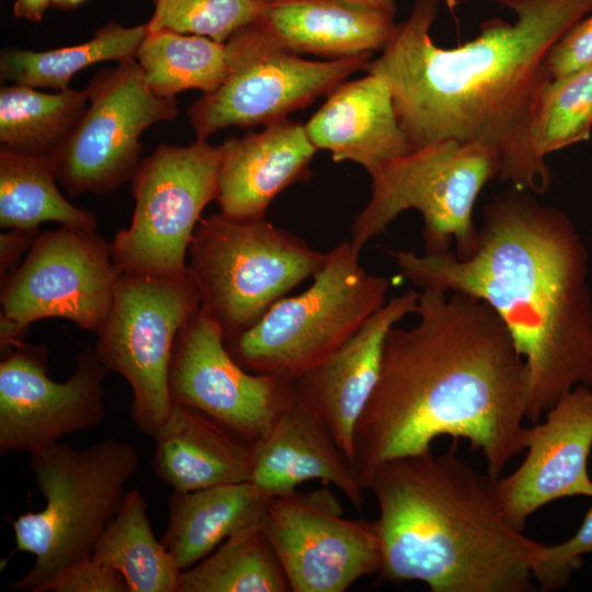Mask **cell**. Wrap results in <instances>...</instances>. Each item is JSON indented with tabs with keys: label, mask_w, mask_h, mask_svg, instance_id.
<instances>
[{
	"label": "cell",
	"mask_w": 592,
	"mask_h": 592,
	"mask_svg": "<svg viewBox=\"0 0 592 592\" xmlns=\"http://www.w3.org/2000/svg\"><path fill=\"white\" fill-rule=\"evenodd\" d=\"M135 60L149 90L163 99L190 89L214 92L227 72L225 43L169 30L147 32Z\"/></svg>",
	"instance_id": "obj_30"
},
{
	"label": "cell",
	"mask_w": 592,
	"mask_h": 592,
	"mask_svg": "<svg viewBox=\"0 0 592 592\" xmlns=\"http://www.w3.org/2000/svg\"><path fill=\"white\" fill-rule=\"evenodd\" d=\"M589 554H592V505L569 539L557 545L538 544L532 556V577L542 591L563 589Z\"/></svg>",
	"instance_id": "obj_33"
},
{
	"label": "cell",
	"mask_w": 592,
	"mask_h": 592,
	"mask_svg": "<svg viewBox=\"0 0 592 592\" xmlns=\"http://www.w3.org/2000/svg\"><path fill=\"white\" fill-rule=\"evenodd\" d=\"M351 241L327 252L301 294L277 300L251 328L224 343L246 371L293 382L348 342L386 303L391 281L358 262Z\"/></svg>",
	"instance_id": "obj_6"
},
{
	"label": "cell",
	"mask_w": 592,
	"mask_h": 592,
	"mask_svg": "<svg viewBox=\"0 0 592 592\" xmlns=\"http://www.w3.org/2000/svg\"><path fill=\"white\" fill-rule=\"evenodd\" d=\"M327 253L265 219L221 213L198 221L187 249V273L201 308L224 340L253 325L284 295L323 266Z\"/></svg>",
	"instance_id": "obj_7"
},
{
	"label": "cell",
	"mask_w": 592,
	"mask_h": 592,
	"mask_svg": "<svg viewBox=\"0 0 592 592\" xmlns=\"http://www.w3.org/2000/svg\"><path fill=\"white\" fill-rule=\"evenodd\" d=\"M224 146L196 139L159 145L133 178L130 225L110 243L122 274L175 277L187 273V249L201 214L218 196Z\"/></svg>",
	"instance_id": "obj_9"
},
{
	"label": "cell",
	"mask_w": 592,
	"mask_h": 592,
	"mask_svg": "<svg viewBox=\"0 0 592 592\" xmlns=\"http://www.w3.org/2000/svg\"><path fill=\"white\" fill-rule=\"evenodd\" d=\"M592 132V65L551 78L537 100L531 124L536 156L587 141Z\"/></svg>",
	"instance_id": "obj_31"
},
{
	"label": "cell",
	"mask_w": 592,
	"mask_h": 592,
	"mask_svg": "<svg viewBox=\"0 0 592 592\" xmlns=\"http://www.w3.org/2000/svg\"><path fill=\"white\" fill-rule=\"evenodd\" d=\"M84 90L83 116L50 156L57 181L71 197L105 194L132 181L140 164L141 134L179 115L175 98L155 95L136 60L100 70Z\"/></svg>",
	"instance_id": "obj_13"
},
{
	"label": "cell",
	"mask_w": 592,
	"mask_h": 592,
	"mask_svg": "<svg viewBox=\"0 0 592 592\" xmlns=\"http://www.w3.org/2000/svg\"><path fill=\"white\" fill-rule=\"evenodd\" d=\"M147 509L138 489L127 491L91 556L118 572L128 592H179L182 571L156 538Z\"/></svg>",
	"instance_id": "obj_25"
},
{
	"label": "cell",
	"mask_w": 592,
	"mask_h": 592,
	"mask_svg": "<svg viewBox=\"0 0 592 592\" xmlns=\"http://www.w3.org/2000/svg\"><path fill=\"white\" fill-rule=\"evenodd\" d=\"M56 180L50 156H25L0 147L1 228L38 229L44 221H55L96 230L95 215L67 201Z\"/></svg>",
	"instance_id": "obj_28"
},
{
	"label": "cell",
	"mask_w": 592,
	"mask_h": 592,
	"mask_svg": "<svg viewBox=\"0 0 592 592\" xmlns=\"http://www.w3.org/2000/svg\"><path fill=\"white\" fill-rule=\"evenodd\" d=\"M447 293L419 292L418 323L386 335L353 436L350 465L363 490L380 463L428 452L442 435L480 451L494 479L524 451L526 364L487 303Z\"/></svg>",
	"instance_id": "obj_1"
},
{
	"label": "cell",
	"mask_w": 592,
	"mask_h": 592,
	"mask_svg": "<svg viewBox=\"0 0 592 592\" xmlns=\"http://www.w3.org/2000/svg\"><path fill=\"white\" fill-rule=\"evenodd\" d=\"M110 243L96 230L60 226L39 232L0 291V350L21 344L31 323L64 318L96 333L119 277Z\"/></svg>",
	"instance_id": "obj_12"
},
{
	"label": "cell",
	"mask_w": 592,
	"mask_h": 592,
	"mask_svg": "<svg viewBox=\"0 0 592 592\" xmlns=\"http://www.w3.org/2000/svg\"><path fill=\"white\" fill-rule=\"evenodd\" d=\"M39 229H10L0 236V278L21 264L22 257L29 252Z\"/></svg>",
	"instance_id": "obj_36"
},
{
	"label": "cell",
	"mask_w": 592,
	"mask_h": 592,
	"mask_svg": "<svg viewBox=\"0 0 592 592\" xmlns=\"http://www.w3.org/2000/svg\"><path fill=\"white\" fill-rule=\"evenodd\" d=\"M546 65L551 78L592 65V12L578 21L553 45Z\"/></svg>",
	"instance_id": "obj_35"
},
{
	"label": "cell",
	"mask_w": 592,
	"mask_h": 592,
	"mask_svg": "<svg viewBox=\"0 0 592 592\" xmlns=\"http://www.w3.org/2000/svg\"><path fill=\"white\" fill-rule=\"evenodd\" d=\"M179 592H291L262 516L182 571Z\"/></svg>",
	"instance_id": "obj_29"
},
{
	"label": "cell",
	"mask_w": 592,
	"mask_h": 592,
	"mask_svg": "<svg viewBox=\"0 0 592 592\" xmlns=\"http://www.w3.org/2000/svg\"><path fill=\"white\" fill-rule=\"evenodd\" d=\"M64 383L48 376L46 345L24 341L1 355L0 453L41 451L65 435L88 431L105 418L109 368L94 349L81 350Z\"/></svg>",
	"instance_id": "obj_15"
},
{
	"label": "cell",
	"mask_w": 592,
	"mask_h": 592,
	"mask_svg": "<svg viewBox=\"0 0 592 592\" xmlns=\"http://www.w3.org/2000/svg\"><path fill=\"white\" fill-rule=\"evenodd\" d=\"M225 44V79L186 111L198 140L228 127L265 126L284 119L327 95L350 75L365 70L372 56L304 59L274 43L254 22Z\"/></svg>",
	"instance_id": "obj_11"
},
{
	"label": "cell",
	"mask_w": 592,
	"mask_h": 592,
	"mask_svg": "<svg viewBox=\"0 0 592 592\" xmlns=\"http://www.w3.org/2000/svg\"><path fill=\"white\" fill-rule=\"evenodd\" d=\"M252 478L270 497L296 491L310 479L340 489L355 508L364 503L349 459L320 420L295 396L251 444Z\"/></svg>",
	"instance_id": "obj_19"
},
{
	"label": "cell",
	"mask_w": 592,
	"mask_h": 592,
	"mask_svg": "<svg viewBox=\"0 0 592 592\" xmlns=\"http://www.w3.org/2000/svg\"><path fill=\"white\" fill-rule=\"evenodd\" d=\"M388 254L421 291L463 293L496 311L527 367L526 419L536 423L576 386L592 387L589 253L563 210L512 186L485 205L467 259Z\"/></svg>",
	"instance_id": "obj_3"
},
{
	"label": "cell",
	"mask_w": 592,
	"mask_h": 592,
	"mask_svg": "<svg viewBox=\"0 0 592 592\" xmlns=\"http://www.w3.org/2000/svg\"><path fill=\"white\" fill-rule=\"evenodd\" d=\"M30 456L46 504L12 521L16 550L34 555L35 562L9 589L42 592L62 570L91 557L121 508L139 456L132 444L115 439L87 448L58 442Z\"/></svg>",
	"instance_id": "obj_5"
},
{
	"label": "cell",
	"mask_w": 592,
	"mask_h": 592,
	"mask_svg": "<svg viewBox=\"0 0 592 592\" xmlns=\"http://www.w3.org/2000/svg\"><path fill=\"white\" fill-rule=\"evenodd\" d=\"M87 0H55L53 7L60 10H71Z\"/></svg>",
	"instance_id": "obj_39"
},
{
	"label": "cell",
	"mask_w": 592,
	"mask_h": 592,
	"mask_svg": "<svg viewBox=\"0 0 592 592\" xmlns=\"http://www.w3.org/2000/svg\"><path fill=\"white\" fill-rule=\"evenodd\" d=\"M366 73L331 90L304 127L311 144L330 151L333 161L355 162L372 174L412 148L388 83L378 75Z\"/></svg>",
	"instance_id": "obj_20"
},
{
	"label": "cell",
	"mask_w": 592,
	"mask_h": 592,
	"mask_svg": "<svg viewBox=\"0 0 592 592\" xmlns=\"http://www.w3.org/2000/svg\"><path fill=\"white\" fill-rule=\"evenodd\" d=\"M392 458L366 483L378 505L375 521L383 581H420L432 592H527L539 543L503 517L494 478L456 454Z\"/></svg>",
	"instance_id": "obj_4"
},
{
	"label": "cell",
	"mask_w": 592,
	"mask_h": 592,
	"mask_svg": "<svg viewBox=\"0 0 592 592\" xmlns=\"http://www.w3.org/2000/svg\"><path fill=\"white\" fill-rule=\"evenodd\" d=\"M88 104L84 89L46 93L27 86H2L0 147L25 156H53L72 135Z\"/></svg>",
	"instance_id": "obj_26"
},
{
	"label": "cell",
	"mask_w": 592,
	"mask_h": 592,
	"mask_svg": "<svg viewBox=\"0 0 592 592\" xmlns=\"http://www.w3.org/2000/svg\"><path fill=\"white\" fill-rule=\"evenodd\" d=\"M152 1H155V0H152Z\"/></svg>",
	"instance_id": "obj_40"
},
{
	"label": "cell",
	"mask_w": 592,
	"mask_h": 592,
	"mask_svg": "<svg viewBox=\"0 0 592 592\" xmlns=\"http://www.w3.org/2000/svg\"><path fill=\"white\" fill-rule=\"evenodd\" d=\"M513 23L491 19L477 37L452 48L430 31L440 0H415L378 58L365 68L388 83L399 124L412 150L454 139L494 150L498 179L544 194L553 174L531 143L537 100L551 79L553 45L592 12V0H498Z\"/></svg>",
	"instance_id": "obj_2"
},
{
	"label": "cell",
	"mask_w": 592,
	"mask_h": 592,
	"mask_svg": "<svg viewBox=\"0 0 592 592\" xmlns=\"http://www.w3.org/2000/svg\"><path fill=\"white\" fill-rule=\"evenodd\" d=\"M55 0H14L13 15L16 19H25L39 22Z\"/></svg>",
	"instance_id": "obj_37"
},
{
	"label": "cell",
	"mask_w": 592,
	"mask_h": 592,
	"mask_svg": "<svg viewBox=\"0 0 592 592\" xmlns=\"http://www.w3.org/2000/svg\"><path fill=\"white\" fill-rule=\"evenodd\" d=\"M271 0H155L147 31L169 30L226 43L253 23Z\"/></svg>",
	"instance_id": "obj_32"
},
{
	"label": "cell",
	"mask_w": 592,
	"mask_h": 592,
	"mask_svg": "<svg viewBox=\"0 0 592 592\" xmlns=\"http://www.w3.org/2000/svg\"><path fill=\"white\" fill-rule=\"evenodd\" d=\"M351 1L364 3V4L377 8L379 10H383L394 15L396 13L397 7H396L395 0H351Z\"/></svg>",
	"instance_id": "obj_38"
},
{
	"label": "cell",
	"mask_w": 592,
	"mask_h": 592,
	"mask_svg": "<svg viewBox=\"0 0 592 592\" xmlns=\"http://www.w3.org/2000/svg\"><path fill=\"white\" fill-rule=\"evenodd\" d=\"M500 169L499 155L479 144L445 139L414 149L369 174L371 198L354 217L350 241L360 252L401 213L415 209L423 218L424 253H446L454 243V254L467 259L479 240L477 197Z\"/></svg>",
	"instance_id": "obj_8"
},
{
	"label": "cell",
	"mask_w": 592,
	"mask_h": 592,
	"mask_svg": "<svg viewBox=\"0 0 592 592\" xmlns=\"http://www.w3.org/2000/svg\"><path fill=\"white\" fill-rule=\"evenodd\" d=\"M42 592H128L123 577L92 556L62 570Z\"/></svg>",
	"instance_id": "obj_34"
},
{
	"label": "cell",
	"mask_w": 592,
	"mask_h": 592,
	"mask_svg": "<svg viewBox=\"0 0 592 592\" xmlns=\"http://www.w3.org/2000/svg\"><path fill=\"white\" fill-rule=\"evenodd\" d=\"M394 19L351 0H271L254 23L288 52L340 59L383 50Z\"/></svg>",
	"instance_id": "obj_22"
},
{
	"label": "cell",
	"mask_w": 592,
	"mask_h": 592,
	"mask_svg": "<svg viewBox=\"0 0 592 592\" xmlns=\"http://www.w3.org/2000/svg\"><path fill=\"white\" fill-rule=\"evenodd\" d=\"M147 32L146 23L127 27L111 21L78 45L43 52L7 48L0 56V78L12 84L64 91L71 78L89 66L135 60Z\"/></svg>",
	"instance_id": "obj_27"
},
{
	"label": "cell",
	"mask_w": 592,
	"mask_h": 592,
	"mask_svg": "<svg viewBox=\"0 0 592 592\" xmlns=\"http://www.w3.org/2000/svg\"><path fill=\"white\" fill-rule=\"evenodd\" d=\"M419 292L392 297L330 357L292 382L296 398L327 428L349 462L353 436L379 377L387 333L415 314Z\"/></svg>",
	"instance_id": "obj_18"
},
{
	"label": "cell",
	"mask_w": 592,
	"mask_h": 592,
	"mask_svg": "<svg viewBox=\"0 0 592 592\" xmlns=\"http://www.w3.org/2000/svg\"><path fill=\"white\" fill-rule=\"evenodd\" d=\"M201 307L193 278L119 274L112 307L96 331L94 351L133 391L130 417L152 436L173 402L168 386L175 338Z\"/></svg>",
	"instance_id": "obj_10"
},
{
	"label": "cell",
	"mask_w": 592,
	"mask_h": 592,
	"mask_svg": "<svg viewBox=\"0 0 592 592\" xmlns=\"http://www.w3.org/2000/svg\"><path fill=\"white\" fill-rule=\"evenodd\" d=\"M262 526L291 592H343L379 570L375 521L343 517L327 487L270 497Z\"/></svg>",
	"instance_id": "obj_14"
},
{
	"label": "cell",
	"mask_w": 592,
	"mask_h": 592,
	"mask_svg": "<svg viewBox=\"0 0 592 592\" xmlns=\"http://www.w3.org/2000/svg\"><path fill=\"white\" fill-rule=\"evenodd\" d=\"M524 431L522 464L494 480V496L506 522L523 532L531 514L556 500L592 499L588 464L592 449V387L576 386Z\"/></svg>",
	"instance_id": "obj_17"
},
{
	"label": "cell",
	"mask_w": 592,
	"mask_h": 592,
	"mask_svg": "<svg viewBox=\"0 0 592 592\" xmlns=\"http://www.w3.org/2000/svg\"><path fill=\"white\" fill-rule=\"evenodd\" d=\"M152 437V469L173 491L251 481V444L194 408L173 403Z\"/></svg>",
	"instance_id": "obj_23"
},
{
	"label": "cell",
	"mask_w": 592,
	"mask_h": 592,
	"mask_svg": "<svg viewBox=\"0 0 592 592\" xmlns=\"http://www.w3.org/2000/svg\"><path fill=\"white\" fill-rule=\"evenodd\" d=\"M218 178L220 213L236 218L265 217V212L287 186L310 177L318 150L304 125L287 118L223 143Z\"/></svg>",
	"instance_id": "obj_21"
},
{
	"label": "cell",
	"mask_w": 592,
	"mask_h": 592,
	"mask_svg": "<svg viewBox=\"0 0 592 592\" xmlns=\"http://www.w3.org/2000/svg\"><path fill=\"white\" fill-rule=\"evenodd\" d=\"M269 499L252 481L173 491L160 540L181 571L187 570L230 535L259 520Z\"/></svg>",
	"instance_id": "obj_24"
},
{
	"label": "cell",
	"mask_w": 592,
	"mask_h": 592,
	"mask_svg": "<svg viewBox=\"0 0 592 592\" xmlns=\"http://www.w3.org/2000/svg\"><path fill=\"white\" fill-rule=\"evenodd\" d=\"M168 386L173 403L205 413L250 444L293 396L292 382L242 368L219 325L201 307L175 338Z\"/></svg>",
	"instance_id": "obj_16"
}]
</instances>
